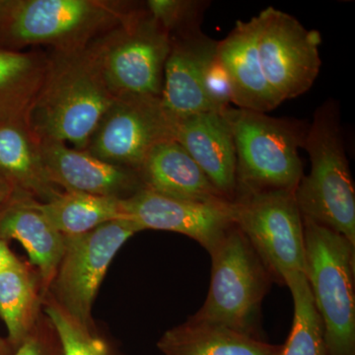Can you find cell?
Segmentation results:
<instances>
[{"instance_id": "9c48e42d", "label": "cell", "mask_w": 355, "mask_h": 355, "mask_svg": "<svg viewBox=\"0 0 355 355\" xmlns=\"http://www.w3.org/2000/svg\"><path fill=\"white\" fill-rule=\"evenodd\" d=\"M139 228L116 219L76 236H65V246L48 293L70 315L94 326L93 303L116 253Z\"/></svg>"}, {"instance_id": "8fae6325", "label": "cell", "mask_w": 355, "mask_h": 355, "mask_svg": "<svg viewBox=\"0 0 355 355\" xmlns=\"http://www.w3.org/2000/svg\"><path fill=\"white\" fill-rule=\"evenodd\" d=\"M170 139H174V128L160 98H116L85 150L111 164L139 173L154 147Z\"/></svg>"}, {"instance_id": "52a82bcc", "label": "cell", "mask_w": 355, "mask_h": 355, "mask_svg": "<svg viewBox=\"0 0 355 355\" xmlns=\"http://www.w3.org/2000/svg\"><path fill=\"white\" fill-rule=\"evenodd\" d=\"M87 50L116 99L161 97L171 37L146 9H135Z\"/></svg>"}, {"instance_id": "1f68e13d", "label": "cell", "mask_w": 355, "mask_h": 355, "mask_svg": "<svg viewBox=\"0 0 355 355\" xmlns=\"http://www.w3.org/2000/svg\"><path fill=\"white\" fill-rule=\"evenodd\" d=\"M4 0H0V11H1L2 6H3Z\"/></svg>"}, {"instance_id": "44dd1931", "label": "cell", "mask_w": 355, "mask_h": 355, "mask_svg": "<svg viewBox=\"0 0 355 355\" xmlns=\"http://www.w3.org/2000/svg\"><path fill=\"white\" fill-rule=\"evenodd\" d=\"M44 295L39 272L29 261L19 260L0 270V318L14 350L36 326Z\"/></svg>"}, {"instance_id": "cb8c5ba5", "label": "cell", "mask_w": 355, "mask_h": 355, "mask_svg": "<svg viewBox=\"0 0 355 355\" xmlns=\"http://www.w3.org/2000/svg\"><path fill=\"white\" fill-rule=\"evenodd\" d=\"M294 302L293 323L286 343L279 345L277 355H330L321 317L315 307L305 273L287 277Z\"/></svg>"}, {"instance_id": "f546056e", "label": "cell", "mask_w": 355, "mask_h": 355, "mask_svg": "<svg viewBox=\"0 0 355 355\" xmlns=\"http://www.w3.org/2000/svg\"><path fill=\"white\" fill-rule=\"evenodd\" d=\"M15 195V191L10 184L0 175V211L11 202Z\"/></svg>"}, {"instance_id": "6da1fadb", "label": "cell", "mask_w": 355, "mask_h": 355, "mask_svg": "<svg viewBox=\"0 0 355 355\" xmlns=\"http://www.w3.org/2000/svg\"><path fill=\"white\" fill-rule=\"evenodd\" d=\"M114 100L87 48L51 51L25 123L38 141L53 140L84 150Z\"/></svg>"}, {"instance_id": "83f0119b", "label": "cell", "mask_w": 355, "mask_h": 355, "mask_svg": "<svg viewBox=\"0 0 355 355\" xmlns=\"http://www.w3.org/2000/svg\"><path fill=\"white\" fill-rule=\"evenodd\" d=\"M203 87L214 112L221 114L232 104L230 79L216 55L209 60L203 76Z\"/></svg>"}, {"instance_id": "4fadbf2b", "label": "cell", "mask_w": 355, "mask_h": 355, "mask_svg": "<svg viewBox=\"0 0 355 355\" xmlns=\"http://www.w3.org/2000/svg\"><path fill=\"white\" fill-rule=\"evenodd\" d=\"M40 153L51 183L64 191H77L125 200L144 189L139 174L53 140L39 141Z\"/></svg>"}, {"instance_id": "2e32d148", "label": "cell", "mask_w": 355, "mask_h": 355, "mask_svg": "<svg viewBox=\"0 0 355 355\" xmlns=\"http://www.w3.org/2000/svg\"><path fill=\"white\" fill-rule=\"evenodd\" d=\"M216 57L230 79L236 108L266 114L282 104L261 69L256 16L238 21L228 36L217 42Z\"/></svg>"}, {"instance_id": "d4e9b609", "label": "cell", "mask_w": 355, "mask_h": 355, "mask_svg": "<svg viewBox=\"0 0 355 355\" xmlns=\"http://www.w3.org/2000/svg\"><path fill=\"white\" fill-rule=\"evenodd\" d=\"M43 311L55 327L64 355H116L111 343L94 326L81 323L50 294L44 297Z\"/></svg>"}, {"instance_id": "3957f363", "label": "cell", "mask_w": 355, "mask_h": 355, "mask_svg": "<svg viewBox=\"0 0 355 355\" xmlns=\"http://www.w3.org/2000/svg\"><path fill=\"white\" fill-rule=\"evenodd\" d=\"M335 101L318 108L303 147L311 170L294 191L302 217L342 235L355 246V191Z\"/></svg>"}, {"instance_id": "7a4b0ae2", "label": "cell", "mask_w": 355, "mask_h": 355, "mask_svg": "<svg viewBox=\"0 0 355 355\" xmlns=\"http://www.w3.org/2000/svg\"><path fill=\"white\" fill-rule=\"evenodd\" d=\"M107 0H4L0 49L48 46L53 51L88 48L135 9Z\"/></svg>"}, {"instance_id": "30bf717a", "label": "cell", "mask_w": 355, "mask_h": 355, "mask_svg": "<svg viewBox=\"0 0 355 355\" xmlns=\"http://www.w3.org/2000/svg\"><path fill=\"white\" fill-rule=\"evenodd\" d=\"M256 19L261 69L275 97L282 103L304 94L321 69V34L275 7Z\"/></svg>"}, {"instance_id": "7402d4cb", "label": "cell", "mask_w": 355, "mask_h": 355, "mask_svg": "<svg viewBox=\"0 0 355 355\" xmlns=\"http://www.w3.org/2000/svg\"><path fill=\"white\" fill-rule=\"evenodd\" d=\"M48 64L41 51L0 49V121H25Z\"/></svg>"}, {"instance_id": "8992f818", "label": "cell", "mask_w": 355, "mask_h": 355, "mask_svg": "<svg viewBox=\"0 0 355 355\" xmlns=\"http://www.w3.org/2000/svg\"><path fill=\"white\" fill-rule=\"evenodd\" d=\"M305 277L330 355H355V246L302 217Z\"/></svg>"}, {"instance_id": "ffe728a7", "label": "cell", "mask_w": 355, "mask_h": 355, "mask_svg": "<svg viewBox=\"0 0 355 355\" xmlns=\"http://www.w3.org/2000/svg\"><path fill=\"white\" fill-rule=\"evenodd\" d=\"M157 347L163 355H277L279 349L265 340L189 318L166 331Z\"/></svg>"}, {"instance_id": "603a6c76", "label": "cell", "mask_w": 355, "mask_h": 355, "mask_svg": "<svg viewBox=\"0 0 355 355\" xmlns=\"http://www.w3.org/2000/svg\"><path fill=\"white\" fill-rule=\"evenodd\" d=\"M44 216L64 236L89 232L103 224L125 219L123 200L62 191L46 202H39Z\"/></svg>"}, {"instance_id": "e0dca14e", "label": "cell", "mask_w": 355, "mask_h": 355, "mask_svg": "<svg viewBox=\"0 0 355 355\" xmlns=\"http://www.w3.org/2000/svg\"><path fill=\"white\" fill-rule=\"evenodd\" d=\"M39 202L24 196H14L0 211V240H16L24 247L46 294L64 254L65 236L44 216Z\"/></svg>"}, {"instance_id": "4316f807", "label": "cell", "mask_w": 355, "mask_h": 355, "mask_svg": "<svg viewBox=\"0 0 355 355\" xmlns=\"http://www.w3.org/2000/svg\"><path fill=\"white\" fill-rule=\"evenodd\" d=\"M11 355H64L60 336L44 311L31 333Z\"/></svg>"}, {"instance_id": "5b68a950", "label": "cell", "mask_w": 355, "mask_h": 355, "mask_svg": "<svg viewBox=\"0 0 355 355\" xmlns=\"http://www.w3.org/2000/svg\"><path fill=\"white\" fill-rule=\"evenodd\" d=\"M211 280L200 309L189 319L263 340L261 307L273 282L242 231L234 225L209 253Z\"/></svg>"}, {"instance_id": "f1b7e54d", "label": "cell", "mask_w": 355, "mask_h": 355, "mask_svg": "<svg viewBox=\"0 0 355 355\" xmlns=\"http://www.w3.org/2000/svg\"><path fill=\"white\" fill-rule=\"evenodd\" d=\"M20 259L11 251L6 242L0 240V270L17 263Z\"/></svg>"}, {"instance_id": "277c9868", "label": "cell", "mask_w": 355, "mask_h": 355, "mask_svg": "<svg viewBox=\"0 0 355 355\" xmlns=\"http://www.w3.org/2000/svg\"><path fill=\"white\" fill-rule=\"evenodd\" d=\"M234 140L236 196L295 191L304 176L299 148L307 128L300 121L229 107L220 114Z\"/></svg>"}, {"instance_id": "7c38bea8", "label": "cell", "mask_w": 355, "mask_h": 355, "mask_svg": "<svg viewBox=\"0 0 355 355\" xmlns=\"http://www.w3.org/2000/svg\"><path fill=\"white\" fill-rule=\"evenodd\" d=\"M125 219L140 231H171L188 236L209 254L235 225L233 202L175 200L141 189L123 200Z\"/></svg>"}, {"instance_id": "ac0fdd59", "label": "cell", "mask_w": 355, "mask_h": 355, "mask_svg": "<svg viewBox=\"0 0 355 355\" xmlns=\"http://www.w3.org/2000/svg\"><path fill=\"white\" fill-rule=\"evenodd\" d=\"M139 174L144 189L164 197L198 202H229L174 139L154 147Z\"/></svg>"}, {"instance_id": "5bb4252c", "label": "cell", "mask_w": 355, "mask_h": 355, "mask_svg": "<svg viewBox=\"0 0 355 355\" xmlns=\"http://www.w3.org/2000/svg\"><path fill=\"white\" fill-rule=\"evenodd\" d=\"M217 42L202 30L171 39L160 103L173 125L193 114L214 112L205 95V67L216 55Z\"/></svg>"}, {"instance_id": "ba28073f", "label": "cell", "mask_w": 355, "mask_h": 355, "mask_svg": "<svg viewBox=\"0 0 355 355\" xmlns=\"http://www.w3.org/2000/svg\"><path fill=\"white\" fill-rule=\"evenodd\" d=\"M234 222L273 282L286 286L287 277L305 272L302 216L294 191H270L236 196Z\"/></svg>"}, {"instance_id": "d6986e66", "label": "cell", "mask_w": 355, "mask_h": 355, "mask_svg": "<svg viewBox=\"0 0 355 355\" xmlns=\"http://www.w3.org/2000/svg\"><path fill=\"white\" fill-rule=\"evenodd\" d=\"M0 175L16 195L46 202L62 193L49 179L39 141L23 121H0Z\"/></svg>"}, {"instance_id": "484cf974", "label": "cell", "mask_w": 355, "mask_h": 355, "mask_svg": "<svg viewBox=\"0 0 355 355\" xmlns=\"http://www.w3.org/2000/svg\"><path fill=\"white\" fill-rule=\"evenodd\" d=\"M209 1L196 0H149L146 9L170 37L182 36L200 29Z\"/></svg>"}, {"instance_id": "4dcf8cb0", "label": "cell", "mask_w": 355, "mask_h": 355, "mask_svg": "<svg viewBox=\"0 0 355 355\" xmlns=\"http://www.w3.org/2000/svg\"><path fill=\"white\" fill-rule=\"evenodd\" d=\"M13 352V347H11L7 338L6 340L0 336V355H11Z\"/></svg>"}, {"instance_id": "9a60e30c", "label": "cell", "mask_w": 355, "mask_h": 355, "mask_svg": "<svg viewBox=\"0 0 355 355\" xmlns=\"http://www.w3.org/2000/svg\"><path fill=\"white\" fill-rule=\"evenodd\" d=\"M176 140L217 191L233 202L237 188L234 140L220 114H193L173 125Z\"/></svg>"}]
</instances>
